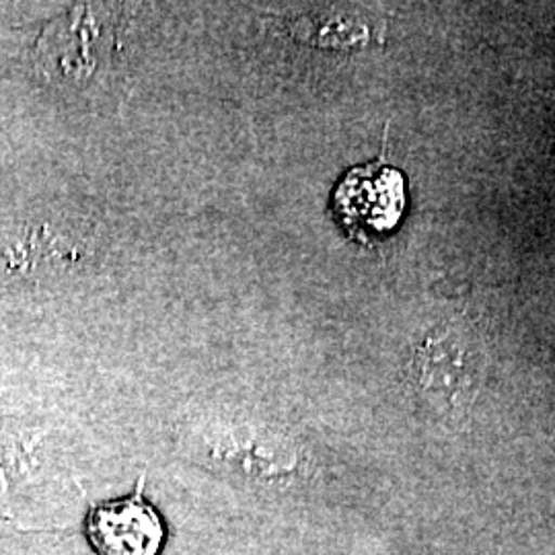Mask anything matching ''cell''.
<instances>
[{
    "label": "cell",
    "mask_w": 555,
    "mask_h": 555,
    "mask_svg": "<svg viewBox=\"0 0 555 555\" xmlns=\"http://www.w3.org/2000/svg\"><path fill=\"white\" fill-rule=\"evenodd\" d=\"M486 348L467 325L438 327L417 348L414 378L422 397L444 416L467 412L486 375Z\"/></svg>",
    "instance_id": "1"
},
{
    "label": "cell",
    "mask_w": 555,
    "mask_h": 555,
    "mask_svg": "<svg viewBox=\"0 0 555 555\" xmlns=\"http://www.w3.org/2000/svg\"><path fill=\"white\" fill-rule=\"evenodd\" d=\"M337 219L358 238L391 233L405 210L403 176L383 160L348 171L334 194Z\"/></svg>",
    "instance_id": "2"
},
{
    "label": "cell",
    "mask_w": 555,
    "mask_h": 555,
    "mask_svg": "<svg viewBox=\"0 0 555 555\" xmlns=\"http://www.w3.org/2000/svg\"><path fill=\"white\" fill-rule=\"evenodd\" d=\"M87 535L98 555H159L165 527L140 481L132 496L103 502L91 511Z\"/></svg>",
    "instance_id": "3"
}]
</instances>
